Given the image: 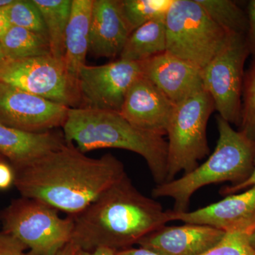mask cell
Segmentation results:
<instances>
[{
	"label": "cell",
	"instance_id": "10",
	"mask_svg": "<svg viewBox=\"0 0 255 255\" xmlns=\"http://www.w3.org/2000/svg\"><path fill=\"white\" fill-rule=\"evenodd\" d=\"M142 75L141 65L119 58L105 65H85L79 72L80 108L120 112L126 95Z\"/></svg>",
	"mask_w": 255,
	"mask_h": 255
},
{
	"label": "cell",
	"instance_id": "1",
	"mask_svg": "<svg viewBox=\"0 0 255 255\" xmlns=\"http://www.w3.org/2000/svg\"><path fill=\"white\" fill-rule=\"evenodd\" d=\"M14 172V185L23 197L41 201L68 216H76L127 174L112 154L87 157L66 143Z\"/></svg>",
	"mask_w": 255,
	"mask_h": 255
},
{
	"label": "cell",
	"instance_id": "18",
	"mask_svg": "<svg viewBox=\"0 0 255 255\" xmlns=\"http://www.w3.org/2000/svg\"><path fill=\"white\" fill-rule=\"evenodd\" d=\"M93 3L94 0H72L71 11L65 33L64 60L69 73L77 80L80 69L86 65Z\"/></svg>",
	"mask_w": 255,
	"mask_h": 255
},
{
	"label": "cell",
	"instance_id": "12",
	"mask_svg": "<svg viewBox=\"0 0 255 255\" xmlns=\"http://www.w3.org/2000/svg\"><path fill=\"white\" fill-rule=\"evenodd\" d=\"M140 63L142 76L174 105L204 90L202 69L167 52Z\"/></svg>",
	"mask_w": 255,
	"mask_h": 255
},
{
	"label": "cell",
	"instance_id": "15",
	"mask_svg": "<svg viewBox=\"0 0 255 255\" xmlns=\"http://www.w3.org/2000/svg\"><path fill=\"white\" fill-rule=\"evenodd\" d=\"M225 233L204 225H164L142 238L137 245L160 255H201L216 246Z\"/></svg>",
	"mask_w": 255,
	"mask_h": 255
},
{
	"label": "cell",
	"instance_id": "22",
	"mask_svg": "<svg viewBox=\"0 0 255 255\" xmlns=\"http://www.w3.org/2000/svg\"><path fill=\"white\" fill-rule=\"evenodd\" d=\"M210 18L227 33L246 36L248 15L231 0H197Z\"/></svg>",
	"mask_w": 255,
	"mask_h": 255
},
{
	"label": "cell",
	"instance_id": "21",
	"mask_svg": "<svg viewBox=\"0 0 255 255\" xmlns=\"http://www.w3.org/2000/svg\"><path fill=\"white\" fill-rule=\"evenodd\" d=\"M0 46L6 60L51 55L46 37L15 26H11L1 37Z\"/></svg>",
	"mask_w": 255,
	"mask_h": 255
},
{
	"label": "cell",
	"instance_id": "19",
	"mask_svg": "<svg viewBox=\"0 0 255 255\" xmlns=\"http://www.w3.org/2000/svg\"><path fill=\"white\" fill-rule=\"evenodd\" d=\"M167 50L164 18L152 20L131 32L119 58L141 63Z\"/></svg>",
	"mask_w": 255,
	"mask_h": 255
},
{
	"label": "cell",
	"instance_id": "8",
	"mask_svg": "<svg viewBox=\"0 0 255 255\" xmlns=\"http://www.w3.org/2000/svg\"><path fill=\"white\" fill-rule=\"evenodd\" d=\"M0 82L68 108H80L78 80L65 60L52 55L6 60L0 65Z\"/></svg>",
	"mask_w": 255,
	"mask_h": 255
},
{
	"label": "cell",
	"instance_id": "16",
	"mask_svg": "<svg viewBox=\"0 0 255 255\" xmlns=\"http://www.w3.org/2000/svg\"><path fill=\"white\" fill-rule=\"evenodd\" d=\"M131 33L119 0H94L89 53L97 58L120 55Z\"/></svg>",
	"mask_w": 255,
	"mask_h": 255
},
{
	"label": "cell",
	"instance_id": "33",
	"mask_svg": "<svg viewBox=\"0 0 255 255\" xmlns=\"http://www.w3.org/2000/svg\"><path fill=\"white\" fill-rule=\"evenodd\" d=\"M75 255H117L115 251L108 248H99L93 251H84L79 249Z\"/></svg>",
	"mask_w": 255,
	"mask_h": 255
},
{
	"label": "cell",
	"instance_id": "32",
	"mask_svg": "<svg viewBox=\"0 0 255 255\" xmlns=\"http://www.w3.org/2000/svg\"><path fill=\"white\" fill-rule=\"evenodd\" d=\"M11 26L4 8H0V39Z\"/></svg>",
	"mask_w": 255,
	"mask_h": 255
},
{
	"label": "cell",
	"instance_id": "9",
	"mask_svg": "<svg viewBox=\"0 0 255 255\" xmlns=\"http://www.w3.org/2000/svg\"><path fill=\"white\" fill-rule=\"evenodd\" d=\"M250 54L246 36L228 33L221 49L202 70L204 88L215 110L237 127L241 122L244 65Z\"/></svg>",
	"mask_w": 255,
	"mask_h": 255
},
{
	"label": "cell",
	"instance_id": "29",
	"mask_svg": "<svg viewBox=\"0 0 255 255\" xmlns=\"http://www.w3.org/2000/svg\"><path fill=\"white\" fill-rule=\"evenodd\" d=\"M14 172L6 160L0 161V190H6L14 185Z\"/></svg>",
	"mask_w": 255,
	"mask_h": 255
},
{
	"label": "cell",
	"instance_id": "34",
	"mask_svg": "<svg viewBox=\"0 0 255 255\" xmlns=\"http://www.w3.org/2000/svg\"><path fill=\"white\" fill-rule=\"evenodd\" d=\"M78 250V247L70 241L56 255H75Z\"/></svg>",
	"mask_w": 255,
	"mask_h": 255
},
{
	"label": "cell",
	"instance_id": "28",
	"mask_svg": "<svg viewBox=\"0 0 255 255\" xmlns=\"http://www.w3.org/2000/svg\"><path fill=\"white\" fill-rule=\"evenodd\" d=\"M248 30L246 34L247 43L250 53L255 59V0H251L248 6Z\"/></svg>",
	"mask_w": 255,
	"mask_h": 255
},
{
	"label": "cell",
	"instance_id": "7",
	"mask_svg": "<svg viewBox=\"0 0 255 255\" xmlns=\"http://www.w3.org/2000/svg\"><path fill=\"white\" fill-rule=\"evenodd\" d=\"M214 110V102L205 90L175 105L166 131L167 182L182 171L189 173L209 155L206 127Z\"/></svg>",
	"mask_w": 255,
	"mask_h": 255
},
{
	"label": "cell",
	"instance_id": "27",
	"mask_svg": "<svg viewBox=\"0 0 255 255\" xmlns=\"http://www.w3.org/2000/svg\"><path fill=\"white\" fill-rule=\"evenodd\" d=\"M27 248L16 238L0 231V255H29Z\"/></svg>",
	"mask_w": 255,
	"mask_h": 255
},
{
	"label": "cell",
	"instance_id": "35",
	"mask_svg": "<svg viewBox=\"0 0 255 255\" xmlns=\"http://www.w3.org/2000/svg\"><path fill=\"white\" fill-rule=\"evenodd\" d=\"M14 0H0V8H6L9 6Z\"/></svg>",
	"mask_w": 255,
	"mask_h": 255
},
{
	"label": "cell",
	"instance_id": "14",
	"mask_svg": "<svg viewBox=\"0 0 255 255\" xmlns=\"http://www.w3.org/2000/svg\"><path fill=\"white\" fill-rule=\"evenodd\" d=\"M175 105L145 77L132 84L119 113L138 128L166 135Z\"/></svg>",
	"mask_w": 255,
	"mask_h": 255
},
{
	"label": "cell",
	"instance_id": "11",
	"mask_svg": "<svg viewBox=\"0 0 255 255\" xmlns=\"http://www.w3.org/2000/svg\"><path fill=\"white\" fill-rule=\"evenodd\" d=\"M69 108L0 82V124L23 131L63 127Z\"/></svg>",
	"mask_w": 255,
	"mask_h": 255
},
{
	"label": "cell",
	"instance_id": "31",
	"mask_svg": "<svg viewBox=\"0 0 255 255\" xmlns=\"http://www.w3.org/2000/svg\"><path fill=\"white\" fill-rule=\"evenodd\" d=\"M117 255H160L155 252L139 247L138 248H128L122 251H116Z\"/></svg>",
	"mask_w": 255,
	"mask_h": 255
},
{
	"label": "cell",
	"instance_id": "6",
	"mask_svg": "<svg viewBox=\"0 0 255 255\" xmlns=\"http://www.w3.org/2000/svg\"><path fill=\"white\" fill-rule=\"evenodd\" d=\"M164 22L166 52L202 70L221 49L228 34L197 0H174Z\"/></svg>",
	"mask_w": 255,
	"mask_h": 255
},
{
	"label": "cell",
	"instance_id": "30",
	"mask_svg": "<svg viewBox=\"0 0 255 255\" xmlns=\"http://www.w3.org/2000/svg\"><path fill=\"white\" fill-rule=\"evenodd\" d=\"M255 186V168L252 173L251 177L248 178V179L241 184L236 186H228L223 188L221 190V193L222 194H226V195H231V194H236L238 191L245 190V189H249L251 187Z\"/></svg>",
	"mask_w": 255,
	"mask_h": 255
},
{
	"label": "cell",
	"instance_id": "36",
	"mask_svg": "<svg viewBox=\"0 0 255 255\" xmlns=\"http://www.w3.org/2000/svg\"><path fill=\"white\" fill-rule=\"evenodd\" d=\"M250 243L255 251V228L252 231L251 236H250Z\"/></svg>",
	"mask_w": 255,
	"mask_h": 255
},
{
	"label": "cell",
	"instance_id": "37",
	"mask_svg": "<svg viewBox=\"0 0 255 255\" xmlns=\"http://www.w3.org/2000/svg\"><path fill=\"white\" fill-rule=\"evenodd\" d=\"M6 58H5L4 53H3L2 50H1V46H0V65L6 61Z\"/></svg>",
	"mask_w": 255,
	"mask_h": 255
},
{
	"label": "cell",
	"instance_id": "2",
	"mask_svg": "<svg viewBox=\"0 0 255 255\" xmlns=\"http://www.w3.org/2000/svg\"><path fill=\"white\" fill-rule=\"evenodd\" d=\"M72 217L71 242L84 251L132 248L170 221L168 211L137 190L127 174Z\"/></svg>",
	"mask_w": 255,
	"mask_h": 255
},
{
	"label": "cell",
	"instance_id": "4",
	"mask_svg": "<svg viewBox=\"0 0 255 255\" xmlns=\"http://www.w3.org/2000/svg\"><path fill=\"white\" fill-rule=\"evenodd\" d=\"M216 122L219 140L207 160L182 177L158 184L152 189L154 197L173 199L174 212L188 211L191 196L201 188L225 182L238 185L246 182L254 170L255 140L235 130L219 115Z\"/></svg>",
	"mask_w": 255,
	"mask_h": 255
},
{
	"label": "cell",
	"instance_id": "23",
	"mask_svg": "<svg viewBox=\"0 0 255 255\" xmlns=\"http://www.w3.org/2000/svg\"><path fill=\"white\" fill-rule=\"evenodd\" d=\"M174 0H119L130 31L158 18H164Z\"/></svg>",
	"mask_w": 255,
	"mask_h": 255
},
{
	"label": "cell",
	"instance_id": "26",
	"mask_svg": "<svg viewBox=\"0 0 255 255\" xmlns=\"http://www.w3.org/2000/svg\"><path fill=\"white\" fill-rule=\"evenodd\" d=\"M253 231L226 232L216 246L201 255H255V251L250 243Z\"/></svg>",
	"mask_w": 255,
	"mask_h": 255
},
{
	"label": "cell",
	"instance_id": "3",
	"mask_svg": "<svg viewBox=\"0 0 255 255\" xmlns=\"http://www.w3.org/2000/svg\"><path fill=\"white\" fill-rule=\"evenodd\" d=\"M62 128L67 143L76 144L84 153L103 148L131 151L145 159L157 185L167 182V141L164 135L135 127L119 112L69 108Z\"/></svg>",
	"mask_w": 255,
	"mask_h": 255
},
{
	"label": "cell",
	"instance_id": "5",
	"mask_svg": "<svg viewBox=\"0 0 255 255\" xmlns=\"http://www.w3.org/2000/svg\"><path fill=\"white\" fill-rule=\"evenodd\" d=\"M1 231L27 248L29 255H56L71 241L73 217L36 199L21 196L0 211Z\"/></svg>",
	"mask_w": 255,
	"mask_h": 255
},
{
	"label": "cell",
	"instance_id": "24",
	"mask_svg": "<svg viewBox=\"0 0 255 255\" xmlns=\"http://www.w3.org/2000/svg\"><path fill=\"white\" fill-rule=\"evenodd\" d=\"M4 10L11 26L29 30L48 38L43 16L33 0H14Z\"/></svg>",
	"mask_w": 255,
	"mask_h": 255
},
{
	"label": "cell",
	"instance_id": "20",
	"mask_svg": "<svg viewBox=\"0 0 255 255\" xmlns=\"http://www.w3.org/2000/svg\"><path fill=\"white\" fill-rule=\"evenodd\" d=\"M46 25L50 53L64 60L65 33L71 11L72 0H33Z\"/></svg>",
	"mask_w": 255,
	"mask_h": 255
},
{
	"label": "cell",
	"instance_id": "13",
	"mask_svg": "<svg viewBox=\"0 0 255 255\" xmlns=\"http://www.w3.org/2000/svg\"><path fill=\"white\" fill-rule=\"evenodd\" d=\"M170 221L204 225L225 232L255 228V186L196 211H168Z\"/></svg>",
	"mask_w": 255,
	"mask_h": 255
},
{
	"label": "cell",
	"instance_id": "17",
	"mask_svg": "<svg viewBox=\"0 0 255 255\" xmlns=\"http://www.w3.org/2000/svg\"><path fill=\"white\" fill-rule=\"evenodd\" d=\"M63 134L23 131L0 124V154L18 168L65 145Z\"/></svg>",
	"mask_w": 255,
	"mask_h": 255
},
{
	"label": "cell",
	"instance_id": "38",
	"mask_svg": "<svg viewBox=\"0 0 255 255\" xmlns=\"http://www.w3.org/2000/svg\"><path fill=\"white\" fill-rule=\"evenodd\" d=\"M1 160H6V159H5L4 157H3V156L1 155V154H0V161H1ZM6 161H7V160H6Z\"/></svg>",
	"mask_w": 255,
	"mask_h": 255
},
{
	"label": "cell",
	"instance_id": "25",
	"mask_svg": "<svg viewBox=\"0 0 255 255\" xmlns=\"http://www.w3.org/2000/svg\"><path fill=\"white\" fill-rule=\"evenodd\" d=\"M240 131L255 140V59L244 77Z\"/></svg>",
	"mask_w": 255,
	"mask_h": 255
}]
</instances>
